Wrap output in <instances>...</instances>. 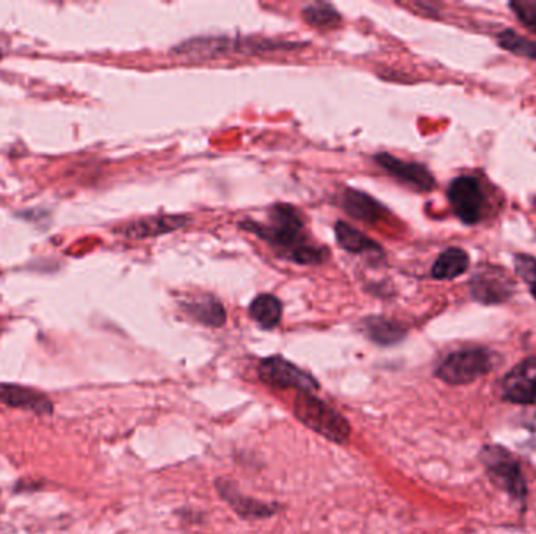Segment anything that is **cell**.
I'll return each mask as SVG.
<instances>
[{
    "label": "cell",
    "mask_w": 536,
    "mask_h": 534,
    "mask_svg": "<svg viewBox=\"0 0 536 534\" xmlns=\"http://www.w3.org/2000/svg\"><path fill=\"white\" fill-rule=\"evenodd\" d=\"M240 229L258 235L283 259L301 265H319L328 259L325 248L312 245L300 212L289 204H276L268 213V224L245 220Z\"/></svg>",
    "instance_id": "1"
},
{
    "label": "cell",
    "mask_w": 536,
    "mask_h": 534,
    "mask_svg": "<svg viewBox=\"0 0 536 534\" xmlns=\"http://www.w3.org/2000/svg\"><path fill=\"white\" fill-rule=\"evenodd\" d=\"M482 462L500 488L516 500L526 498V480L522 477L521 467L515 456L510 455L505 448L488 445L483 448Z\"/></svg>",
    "instance_id": "4"
},
{
    "label": "cell",
    "mask_w": 536,
    "mask_h": 534,
    "mask_svg": "<svg viewBox=\"0 0 536 534\" xmlns=\"http://www.w3.org/2000/svg\"><path fill=\"white\" fill-rule=\"evenodd\" d=\"M0 403L11 408L27 409L35 414H51L52 403L43 394L27 387L0 384Z\"/></svg>",
    "instance_id": "10"
},
{
    "label": "cell",
    "mask_w": 536,
    "mask_h": 534,
    "mask_svg": "<svg viewBox=\"0 0 536 534\" xmlns=\"http://www.w3.org/2000/svg\"><path fill=\"white\" fill-rule=\"evenodd\" d=\"M334 232H336L337 243H339L345 251H348V253H383V249H381V246L378 245L377 242L370 240L367 235L363 234V232L352 228L350 224L344 223V221H337Z\"/></svg>",
    "instance_id": "12"
},
{
    "label": "cell",
    "mask_w": 536,
    "mask_h": 534,
    "mask_svg": "<svg viewBox=\"0 0 536 534\" xmlns=\"http://www.w3.org/2000/svg\"><path fill=\"white\" fill-rule=\"evenodd\" d=\"M493 369V358L489 351L483 348H469L450 354L446 361H442L436 370V376L444 383L460 386V384L474 383L475 379Z\"/></svg>",
    "instance_id": "3"
},
{
    "label": "cell",
    "mask_w": 536,
    "mask_h": 534,
    "mask_svg": "<svg viewBox=\"0 0 536 534\" xmlns=\"http://www.w3.org/2000/svg\"><path fill=\"white\" fill-rule=\"evenodd\" d=\"M187 312L195 318L196 322L203 323L207 326L225 325L226 312L221 306L220 301L215 300L212 296H201L195 298L187 304Z\"/></svg>",
    "instance_id": "15"
},
{
    "label": "cell",
    "mask_w": 536,
    "mask_h": 534,
    "mask_svg": "<svg viewBox=\"0 0 536 534\" xmlns=\"http://www.w3.org/2000/svg\"><path fill=\"white\" fill-rule=\"evenodd\" d=\"M341 201L342 207L347 210L348 215L366 221V223H377L386 212L384 207L377 203L372 196L353 190V188L344 190Z\"/></svg>",
    "instance_id": "11"
},
{
    "label": "cell",
    "mask_w": 536,
    "mask_h": 534,
    "mask_svg": "<svg viewBox=\"0 0 536 534\" xmlns=\"http://www.w3.org/2000/svg\"><path fill=\"white\" fill-rule=\"evenodd\" d=\"M364 332L380 345H392L405 337L406 331L399 323L386 318L372 317L364 322Z\"/></svg>",
    "instance_id": "17"
},
{
    "label": "cell",
    "mask_w": 536,
    "mask_h": 534,
    "mask_svg": "<svg viewBox=\"0 0 536 534\" xmlns=\"http://www.w3.org/2000/svg\"><path fill=\"white\" fill-rule=\"evenodd\" d=\"M449 201L455 215L469 226L480 223L485 215V193L475 177L453 179L449 187Z\"/></svg>",
    "instance_id": "5"
},
{
    "label": "cell",
    "mask_w": 536,
    "mask_h": 534,
    "mask_svg": "<svg viewBox=\"0 0 536 534\" xmlns=\"http://www.w3.org/2000/svg\"><path fill=\"white\" fill-rule=\"evenodd\" d=\"M515 289V282L504 268L483 265L471 281V292L475 300L483 304L505 303Z\"/></svg>",
    "instance_id": "7"
},
{
    "label": "cell",
    "mask_w": 536,
    "mask_h": 534,
    "mask_svg": "<svg viewBox=\"0 0 536 534\" xmlns=\"http://www.w3.org/2000/svg\"><path fill=\"white\" fill-rule=\"evenodd\" d=\"M515 267L522 281L529 286L530 293L536 300V259L527 254H516Z\"/></svg>",
    "instance_id": "20"
},
{
    "label": "cell",
    "mask_w": 536,
    "mask_h": 534,
    "mask_svg": "<svg viewBox=\"0 0 536 534\" xmlns=\"http://www.w3.org/2000/svg\"><path fill=\"white\" fill-rule=\"evenodd\" d=\"M375 160L383 170L417 192H431L435 188V177L421 163L405 162L386 152L378 154Z\"/></svg>",
    "instance_id": "9"
},
{
    "label": "cell",
    "mask_w": 536,
    "mask_h": 534,
    "mask_svg": "<svg viewBox=\"0 0 536 534\" xmlns=\"http://www.w3.org/2000/svg\"><path fill=\"white\" fill-rule=\"evenodd\" d=\"M187 218L179 215H170V217H154L148 220L138 221V223L129 226L126 231L127 237L143 239V237H154V235L165 234V232L176 231L184 228Z\"/></svg>",
    "instance_id": "14"
},
{
    "label": "cell",
    "mask_w": 536,
    "mask_h": 534,
    "mask_svg": "<svg viewBox=\"0 0 536 534\" xmlns=\"http://www.w3.org/2000/svg\"><path fill=\"white\" fill-rule=\"evenodd\" d=\"M303 19L308 22L309 26L326 29V27H336L341 22V15L331 5L316 4L303 10Z\"/></svg>",
    "instance_id": "18"
},
{
    "label": "cell",
    "mask_w": 536,
    "mask_h": 534,
    "mask_svg": "<svg viewBox=\"0 0 536 534\" xmlns=\"http://www.w3.org/2000/svg\"><path fill=\"white\" fill-rule=\"evenodd\" d=\"M502 398L515 405H530L536 401V358L516 365L502 381Z\"/></svg>",
    "instance_id": "8"
},
{
    "label": "cell",
    "mask_w": 536,
    "mask_h": 534,
    "mask_svg": "<svg viewBox=\"0 0 536 534\" xmlns=\"http://www.w3.org/2000/svg\"><path fill=\"white\" fill-rule=\"evenodd\" d=\"M250 315L262 328L273 329L283 317V304L273 295H259L250 306Z\"/></svg>",
    "instance_id": "16"
},
{
    "label": "cell",
    "mask_w": 536,
    "mask_h": 534,
    "mask_svg": "<svg viewBox=\"0 0 536 534\" xmlns=\"http://www.w3.org/2000/svg\"><path fill=\"white\" fill-rule=\"evenodd\" d=\"M519 21L526 24L527 29L536 33V0H515L510 4Z\"/></svg>",
    "instance_id": "21"
},
{
    "label": "cell",
    "mask_w": 536,
    "mask_h": 534,
    "mask_svg": "<svg viewBox=\"0 0 536 534\" xmlns=\"http://www.w3.org/2000/svg\"><path fill=\"white\" fill-rule=\"evenodd\" d=\"M497 41H499L500 46L504 47L505 51L511 52V54L536 60V41L527 40L513 30H505V32L500 33Z\"/></svg>",
    "instance_id": "19"
},
{
    "label": "cell",
    "mask_w": 536,
    "mask_h": 534,
    "mask_svg": "<svg viewBox=\"0 0 536 534\" xmlns=\"http://www.w3.org/2000/svg\"><path fill=\"white\" fill-rule=\"evenodd\" d=\"M259 375L264 383L279 387V389H295L298 392H309V394L319 389L316 379L312 378L309 373L303 372L298 369L297 365L279 356L262 361Z\"/></svg>",
    "instance_id": "6"
},
{
    "label": "cell",
    "mask_w": 536,
    "mask_h": 534,
    "mask_svg": "<svg viewBox=\"0 0 536 534\" xmlns=\"http://www.w3.org/2000/svg\"><path fill=\"white\" fill-rule=\"evenodd\" d=\"M469 268V256L460 248L446 249L431 268V276L439 281L455 279L464 275Z\"/></svg>",
    "instance_id": "13"
},
{
    "label": "cell",
    "mask_w": 536,
    "mask_h": 534,
    "mask_svg": "<svg viewBox=\"0 0 536 534\" xmlns=\"http://www.w3.org/2000/svg\"><path fill=\"white\" fill-rule=\"evenodd\" d=\"M294 411L301 422L320 436L336 444H345L348 441L350 425L347 420L309 392H298Z\"/></svg>",
    "instance_id": "2"
}]
</instances>
